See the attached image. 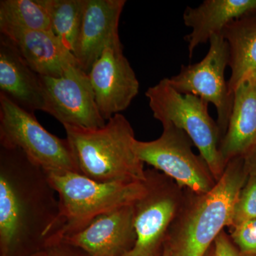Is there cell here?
Segmentation results:
<instances>
[{"mask_svg":"<svg viewBox=\"0 0 256 256\" xmlns=\"http://www.w3.org/2000/svg\"><path fill=\"white\" fill-rule=\"evenodd\" d=\"M58 194L18 148L0 146V256H31L62 242Z\"/></svg>","mask_w":256,"mask_h":256,"instance_id":"1","label":"cell"},{"mask_svg":"<svg viewBox=\"0 0 256 256\" xmlns=\"http://www.w3.org/2000/svg\"><path fill=\"white\" fill-rule=\"evenodd\" d=\"M248 171L244 156L234 158L210 192L185 190L184 200L170 227L166 244L171 256H204L216 237L229 226L239 192Z\"/></svg>","mask_w":256,"mask_h":256,"instance_id":"2","label":"cell"},{"mask_svg":"<svg viewBox=\"0 0 256 256\" xmlns=\"http://www.w3.org/2000/svg\"><path fill=\"white\" fill-rule=\"evenodd\" d=\"M80 173L99 182H144V163L134 151V130L124 114L102 128L64 126Z\"/></svg>","mask_w":256,"mask_h":256,"instance_id":"3","label":"cell"},{"mask_svg":"<svg viewBox=\"0 0 256 256\" xmlns=\"http://www.w3.org/2000/svg\"><path fill=\"white\" fill-rule=\"evenodd\" d=\"M48 176L60 200L62 240L82 230L99 216L134 204L146 191V182H99L75 172Z\"/></svg>","mask_w":256,"mask_h":256,"instance_id":"4","label":"cell"},{"mask_svg":"<svg viewBox=\"0 0 256 256\" xmlns=\"http://www.w3.org/2000/svg\"><path fill=\"white\" fill-rule=\"evenodd\" d=\"M146 96L154 118L184 131L218 181L226 165L220 149V128L208 114V102L198 96L176 92L166 78L150 87Z\"/></svg>","mask_w":256,"mask_h":256,"instance_id":"5","label":"cell"},{"mask_svg":"<svg viewBox=\"0 0 256 256\" xmlns=\"http://www.w3.org/2000/svg\"><path fill=\"white\" fill-rule=\"evenodd\" d=\"M0 146L18 148L48 174H82L67 138L47 131L34 112L0 95Z\"/></svg>","mask_w":256,"mask_h":256,"instance_id":"6","label":"cell"},{"mask_svg":"<svg viewBox=\"0 0 256 256\" xmlns=\"http://www.w3.org/2000/svg\"><path fill=\"white\" fill-rule=\"evenodd\" d=\"M146 191L134 204V248L124 256H162L185 190L158 170H146Z\"/></svg>","mask_w":256,"mask_h":256,"instance_id":"7","label":"cell"},{"mask_svg":"<svg viewBox=\"0 0 256 256\" xmlns=\"http://www.w3.org/2000/svg\"><path fill=\"white\" fill-rule=\"evenodd\" d=\"M162 124L163 132L158 139L149 142L136 140L134 151L138 158L184 190L196 194L210 192L216 181L206 161L192 150V140L174 124Z\"/></svg>","mask_w":256,"mask_h":256,"instance_id":"8","label":"cell"},{"mask_svg":"<svg viewBox=\"0 0 256 256\" xmlns=\"http://www.w3.org/2000/svg\"><path fill=\"white\" fill-rule=\"evenodd\" d=\"M210 44V50L201 62L182 65L180 73L166 78L180 94L198 96L215 106L222 140L228 128L234 104V96L229 92L224 76L230 54L228 43L222 34L213 35Z\"/></svg>","mask_w":256,"mask_h":256,"instance_id":"9","label":"cell"},{"mask_svg":"<svg viewBox=\"0 0 256 256\" xmlns=\"http://www.w3.org/2000/svg\"><path fill=\"white\" fill-rule=\"evenodd\" d=\"M44 108L63 126L102 128L106 122L96 104L88 74L78 65L58 77L41 76Z\"/></svg>","mask_w":256,"mask_h":256,"instance_id":"10","label":"cell"},{"mask_svg":"<svg viewBox=\"0 0 256 256\" xmlns=\"http://www.w3.org/2000/svg\"><path fill=\"white\" fill-rule=\"evenodd\" d=\"M98 108L106 121L129 107L140 84L122 43L107 47L88 74Z\"/></svg>","mask_w":256,"mask_h":256,"instance_id":"11","label":"cell"},{"mask_svg":"<svg viewBox=\"0 0 256 256\" xmlns=\"http://www.w3.org/2000/svg\"><path fill=\"white\" fill-rule=\"evenodd\" d=\"M134 204L99 216L63 242L78 247L90 256H124L136 245Z\"/></svg>","mask_w":256,"mask_h":256,"instance_id":"12","label":"cell"},{"mask_svg":"<svg viewBox=\"0 0 256 256\" xmlns=\"http://www.w3.org/2000/svg\"><path fill=\"white\" fill-rule=\"evenodd\" d=\"M126 0H86L80 32L73 52L88 74L107 47L121 43L118 28Z\"/></svg>","mask_w":256,"mask_h":256,"instance_id":"13","label":"cell"},{"mask_svg":"<svg viewBox=\"0 0 256 256\" xmlns=\"http://www.w3.org/2000/svg\"><path fill=\"white\" fill-rule=\"evenodd\" d=\"M0 95L28 112L44 111L42 79L9 38L0 36Z\"/></svg>","mask_w":256,"mask_h":256,"instance_id":"14","label":"cell"},{"mask_svg":"<svg viewBox=\"0 0 256 256\" xmlns=\"http://www.w3.org/2000/svg\"><path fill=\"white\" fill-rule=\"evenodd\" d=\"M234 96L228 128L220 142L226 165L234 158L246 156L256 146V74L244 78Z\"/></svg>","mask_w":256,"mask_h":256,"instance_id":"15","label":"cell"},{"mask_svg":"<svg viewBox=\"0 0 256 256\" xmlns=\"http://www.w3.org/2000/svg\"><path fill=\"white\" fill-rule=\"evenodd\" d=\"M256 13V0H205L200 6H188L184 23L192 28L185 36L190 58L197 46L210 42L214 34H222L228 24L242 16Z\"/></svg>","mask_w":256,"mask_h":256,"instance_id":"16","label":"cell"},{"mask_svg":"<svg viewBox=\"0 0 256 256\" xmlns=\"http://www.w3.org/2000/svg\"><path fill=\"white\" fill-rule=\"evenodd\" d=\"M9 40L40 76H60L70 67L78 65L73 53L52 30L23 32Z\"/></svg>","mask_w":256,"mask_h":256,"instance_id":"17","label":"cell"},{"mask_svg":"<svg viewBox=\"0 0 256 256\" xmlns=\"http://www.w3.org/2000/svg\"><path fill=\"white\" fill-rule=\"evenodd\" d=\"M222 34L228 44L232 73L227 82L234 94L244 78L256 74V13L234 20Z\"/></svg>","mask_w":256,"mask_h":256,"instance_id":"18","label":"cell"},{"mask_svg":"<svg viewBox=\"0 0 256 256\" xmlns=\"http://www.w3.org/2000/svg\"><path fill=\"white\" fill-rule=\"evenodd\" d=\"M52 30L50 16L38 0H1L0 33L12 38L26 32Z\"/></svg>","mask_w":256,"mask_h":256,"instance_id":"19","label":"cell"},{"mask_svg":"<svg viewBox=\"0 0 256 256\" xmlns=\"http://www.w3.org/2000/svg\"><path fill=\"white\" fill-rule=\"evenodd\" d=\"M50 16L54 33L73 53L80 32L86 0H38Z\"/></svg>","mask_w":256,"mask_h":256,"instance_id":"20","label":"cell"},{"mask_svg":"<svg viewBox=\"0 0 256 256\" xmlns=\"http://www.w3.org/2000/svg\"><path fill=\"white\" fill-rule=\"evenodd\" d=\"M248 171L246 181L239 192L234 206L229 229L256 220V174Z\"/></svg>","mask_w":256,"mask_h":256,"instance_id":"21","label":"cell"},{"mask_svg":"<svg viewBox=\"0 0 256 256\" xmlns=\"http://www.w3.org/2000/svg\"><path fill=\"white\" fill-rule=\"evenodd\" d=\"M230 237L244 256H256V220L230 229Z\"/></svg>","mask_w":256,"mask_h":256,"instance_id":"22","label":"cell"},{"mask_svg":"<svg viewBox=\"0 0 256 256\" xmlns=\"http://www.w3.org/2000/svg\"><path fill=\"white\" fill-rule=\"evenodd\" d=\"M31 256H90L78 247L62 242L48 246Z\"/></svg>","mask_w":256,"mask_h":256,"instance_id":"23","label":"cell"},{"mask_svg":"<svg viewBox=\"0 0 256 256\" xmlns=\"http://www.w3.org/2000/svg\"><path fill=\"white\" fill-rule=\"evenodd\" d=\"M213 247L214 256H244L224 230L216 237Z\"/></svg>","mask_w":256,"mask_h":256,"instance_id":"24","label":"cell"},{"mask_svg":"<svg viewBox=\"0 0 256 256\" xmlns=\"http://www.w3.org/2000/svg\"><path fill=\"white\" fill-rule=\"evenodd\" d=\"M248 170L256 174V146L252 151L244 156Z\"/></svg>","mask_w":256,"mask_h":256,"instance_id":"25","label":"cell"},{"mask_svg":"<svg viewBox=\"0 0 256 256\" xmlns=\"http://www.w3.org/2000/svg\"><path fill=\"white\" fill-rule=\"evenodd\" d=\"M162 256H171V252L168 244L165 242L164 250H163L162 255Z\"/></svg>","mask_w":256,"mask_h":256,"instance_id":"26","label":"cell"},{"mask_svg":"<svg viewBox=\"0 0 256 256\" xmlns=\"http://www.w3.org/2000/svg\"><path fill=\"white\" fill-rule=\"evenodd\" d=\"M204 256H214V247L213 245L210 247V248L208 249V252H206V254H205Z\"/></svg>","mask_w":256,"mask_h":256,"instance_id":"27","label":"cell"}]
</instances>
